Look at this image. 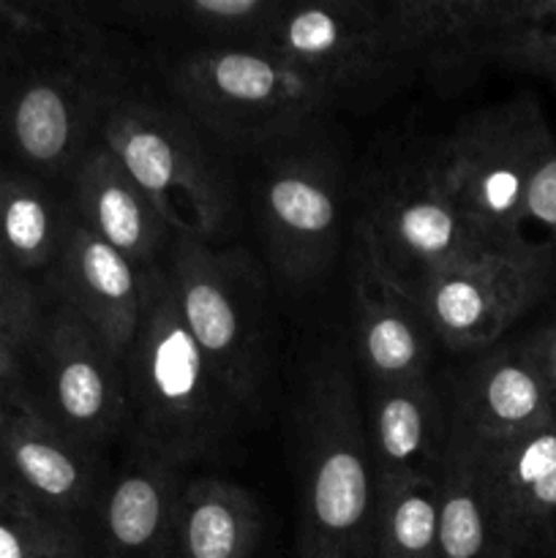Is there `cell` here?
I'll use <instances>...</instances> for the list:
<instances>
[{
	"label": "cell",
	"mask_w": 556,
	"mask_h": 558,
	"mask_svg": "<svg viewBox=\"0 0 556 558\" xmlns=\"http://www.w3.org/2000/svg\"><path fill=\"white\" fill-rule=\"evenodd\" d=\"M374 558H436V477L376 488Z\"/></svg>",
	"instance_id": "obj_26"
},
{
	"label": "cell",
	"mask_w": 556,
	"mask_h": 558,
	"mask_svg": "<svg viewBox=\"0 0 556 558\" xmlns=\"http://www.w3.org/2000/svg\"><path fill=\"white\" fill-rule=\"evenodd\" d=\"M41 305L14 270H0V336L22 349L41 332Z\"/></svg>",
	"instance_id": "obj_29"
},
{
	"label": "cell",
	"mask_w": 556,
	"mask_h": 558,
	"mask_svg": "<svg viewBox=\"0 0 556 558\" xmlns=\"http://www.w3.org/2000/svg\"><path fill=\"white\" fill-rule=\"evenodd\" d=\"M36 347L49 396L44 414L85 447L101 450L131 423L123 363L65 305L41 322Z\"/></svg>",
	"instance_id": "obj_12"
},
{
	"label": "cell",
	"mask_w": 556,
	"mask_h": 558,
	"mask_svg": "<svg viewBox=\"0 0 556 558\" xmlns=\"http://www.w3.org/2000/svg\"><path fill=\"white\" fill-rule=\"evenodd\" d=\"M518 0H396V20L412 71L439 85H461L480 65H494L496 47L516 20Z\"/></svg>",
	"instance_id": "obj_16"
},
{
	"label": "cell",
	"mask_w": 556,
	"mask_h": 558,
	"mask_svg": "<svg viewBox=\"0 0 556 558\" xmlns=\"http://www.w3.org/2000/svg\"><path fill=\"white\" fill-rule=\"evenodd\" d=\"M259 229L273 267L294 287L330 270L341 245L338 169L314 150L267 158L256 194Z\"/></svg>",
	"instance_id": "obj_10"
},
{
	"label": "cell",
	"mask_w": 556,
	"mask_h": 558,
	"mask_svg": "<svg viewBox=\"0 0 556 558\" xmlns=\"http://www.w3.org/2000/svg\"><path fill=\"white\" fill-rule=\"evenodd\" d=\"M200 131L178 104L123 90L109 104L98 140L158 207L174 238L213 243L232 221L234 194Z\"/></svg>",
	"instance_id": "obj_4"
},
{
	"label": "cell",
	"mask_w": 556,
	"mask_h": 558,
	"mask_svg": "<svg viewBox=\"0 0 556 558\" xmlns=\"http://www.w3.org/2000/svg\"><path fill=\"white\" fill-rule=\"evenodd\" d=\"M49 521L52 512H44L11 485L0 499V558L36 556Z\"/></svg>",
	"instance_id": "obj_28"
},
{
	"label": "cell",
	"mask_w": 556,
	"mask_h": 558,
	"mask_svg": "<svg viewBox=\"0 0 556 558\" xmlns=\"http://www.w3.org/2000/svg\"><path fill=\"white\" fill-rule=\"evenodd\" d=\"M52 281L60 305L74 311L123 363L140 325L142 270L80 221H71L52 262Z\"/></svg>",
	"instance_id": "obj_17"
},
{
	"label": "cell",
	"mask_w": 556,
	"mask_h": 558,
	"mask_svg": "<svg viewBox=\"0 0 556 558\" xmlns=\"http://www.w3.org/2000/svg\"><path fill=\"white\" fill-rule=\"evenodd\" d=\"M354 349L368 385L428 376L431 336L412 294L403 292L379 265L358 232L349 251Z\"/></svg>",
	"instance_id": "obj_15"
},
{
	"label": "cell",
	"mask_w": 556,
	"mask_h": 558,
	"mask_svg": "<svg viewBox=\"0 0 556 558\" xmlns=\"http://www.w3.org/2000/svg\"><path fill=\"white\" fill-rule=\"evenodd\" d=\"M69 223L41 185L0 174V251L11 270L52 267Z\"/></svg>",
	"instance_id": "obj_25"
},
{
	"label": "cell",
	"mask_w": 556,
	"mask_h": 558,
	"mask_svg": "<svg viewBox=\"0 0 556 558\" xmlns=\"http://www.w3.org/2000/svg\"><path fill=\"white\" fill-rule=\"evenodd\" d=\"M0 458L14 488L52 515L85 512L101 488L98 450L65 434L25 396L0 403Z\"/></svg>",
	"instance_id": "obj_13"
},
{
	"label": "cell",
	"mask_w": 556,
	"mask_h": 558,
	"mask_svg": "<svg viewBox=\"0 0 556 558\" xmlns=\"http://www.w3.org/2000/svg\"><path fill=\"white\" fill-rule=\"evenodd\" d=\"M281 9V0H140L120 5V14L185 49H216L262 47Z\"/></svg>",
	"instance_id": "obj_21"
},
{
	"label": "cell",
	"mask_w": 556,
	"mask_h": 558,
	"mask_svg": "<svg viewBox=\"0 0 556 558\" xmlns=\"http://www.w3.org/2000/svg\"><path fill=\"white\" fill-rule=\"evenodd\" d=\"M494 65L534 71L556 87V0H518L516 20L496 47Z\"/></svg>",
	"instance_id": "obj_27"
},
{
	"label": "cell",
	"mask_w": 556,
	"mask_h": 558,
	"mask_svg": "<svg viewBox=\"0 0 556 558\" xmlns=\"http://www.w3.org/2000/svg\"><path fill=\"white\" fill-rule=\"evenodd\" d=\"M120 93L107 47L58 58L22 82L11 101L9 129L16 153L44 172L74 169Z\"/></svg>",
	"instance_id": "obj_9"
},
{
	"label": "cell",
	"mask_w": 556,
	"mask_h": 558,
	"mask_svg": "<svg viewBox=\"0 0 556 558\" xmlns=\"http://www.w3.org/2000/svg\"><path fill=\"white\" fill-rule=\"evenodd\" d=\"M76 221L123 254L136 270H150L167 256L172 229L101 140L71 169Z\"/></svg>",
	"instance_id": "obj_19"
},
{
	"label": "cell",
	"mask_w": 556,
	"mask_h": 558,
	"mask_svg": "<svg viewBox=\"0 0 556 558\" xmlns=\"http://www.w3.org/2000/svg\"><path fill=\"white\" fill-rule=\"evenodd\" d=\"M543 289L534 248H496L436 272L414 292L434 341L452 352L488 349Z\"/></svg>",
	"instance_id": "obj_11"
},
{
	"label": "cell",
	"mask_w": 556,
	"mask_h": 558,
	"mask_svg": "<svg viewBox=\"0 0 556 558\" xmlns=\"http://www.w3.org/2000/svg\"><path fill=\"white\" fill-rule=\"evenodd\" d=\"M164 272L180 316L243 414H256L270 379V330L262 278L243 251L172 238Z\"/></svg>",
	"instance_id": "obj_5"
},
{
	"label": "cell",
	"mask_w": 556,
	"mask_h": 558,
	"mask_svg": "<svg viewBox=\"0 0 556 558\" xmlns=\"http://www.w3.org/2000/svg\"><path fill=\"white\" fill-rule=\"evenodd\" d=\"M183 469L134 441L104 496V558H178Z\"/></svg>",
	"instance_id": "obj_20"
},
{
	"label": "cell",
	"mask_w": 556,
	"mask_h": 558,
	"mask_svg": "<svg viewBox=\"0 0 556 558\" xmlns=\"http://www.w3.org/2000/svg\"><path fill=\"white\" fill-rule=\"evenodd\" d=\"M33 558H90V550H87V543L76 529L74 518L52 515L47 534H44Z\"/></svg>",
	"instance_id": "obj_33"
},
{
	"label": "cell",
	"mask_w": 556,
	"mask_h": 558,
	"mask_svg": "<svg viewBox=\"0 0 556 558\" xmlns=\"http://www.w3.org/2000/svg\"><path fill=\"white\" fill-rule=\"evenodd\" d=\"M365 436L376 488L412 477H436L450 439V423L431 376L371 385Z\"/></svg>",
	"instance_id": "obj_18"
},
{
	"label": "cell",
	"mask_w": 556,
	"mask_h": 558,
	"mask_svg": "<svg viewBox=\"0 0 556 558\" xmlns=\"http://www.w3.org/2000/svg\"><path fill=\"white\" fill-rule=\"evenodd\" d=\"M20 396H25V392H22L20 349L11 347V343L0 336V403Z\"/></svg>",
	"instance_id": "obj_34"
},
{
	"label": "cell",
	"mask_w": 556,
	"mask_h": 558,
	"mask_svg": "<svg viewBox=\"0 0 556 558\" xmlns=\"http://www.w3.org/2000/svg\"><path fill=\"white\" fill-rule=\"evenodd\" d=\"M436 558H512L472 463L450 439L436 474Z\"/></svg>",
	"instance_id": "obj_23"
},
{
	"label": "cell",
	"mask_w": 556,
	"mask_h": 558,
	"mask_svg": "<svg viewBox=\"0 0 556 558\" xmlns=\"http://www.w3.org/2000/svg\"><path fill=\"white\" fill-rule=\"evenodd\" d=\"M521 227H540L556 234V140L545 147L529 180Z\"/></svg>",
	"instance_id": "obj_31"
},
{
	"label": "cell",
	"mask_w": 556,
	"mask_h": 558,
	"mask_svg": "<svg viewBox=\"0 0 556 558\" xmlns=\"http://www.w3.org/2000/svg\"><path fill=\"white\" fill-rule=\"evenodd\" d=\"M450 441L461 447L463 456L472 463L499 537L518 505L548 474L556 472V423L529 430L510 441H499V445H463L452 436Z\"/></svg>",
	"instance_id": "obj_24"
},
{
	"label": "cell",
	"mask_w": 556,
	"mask_h": 558,
	"mask_svg": "<svg viewBox=\"0 0 556 558\" xmlns=\"http://www.w3.org/2000/svg\"><path fill=\"white\" fill-rule=\"evenodd\" d=\"M262 47L336 82L349 96L412 74L390 3H283Z\"/></svg>",
	"instance_id": "obj_8"
},
{
	"label": "cell",
	"mask_w": 556,
	"mask_h": 558,
	"mask_svg": "<svg viewBox=\"0 0 556 558\" xmlns=\"http://www.w3.org/2000/svg\"><path fill=\"white\" fill-rule=\"evenodd\" d=\"M178 107L232 145H273L347 104L336 82L265 47L183 49L164 63Z\"/></svg>",
	"instance_id": "obj_3"
},
{
	"label": "cell",
	"mask_w": 556,
	"mask_h": 558,
	"mask_svg": "<svg viewBox=\"0 0 556 558\" xmlns=\"http://www.w3.org/2000/svg\"><path fill=\"white\" fill-rule=\"evenodd\" d=\"M554 142L532 98L488 104L439 140L425 167L494 248H532L521 216L529 180Z\"/></svg>",
	"instance_id": "obj_6"
},
{
	"label": "cell",
	"mask_w": 556,
	"mask_h": 558,
	"mask_svg": "<svg viewBox=\"0 0 556 558\" xmlns=\"http://www.w3.org/2000/svg\"><path fill=\"white\" fill-rule=\"evenodd\" d=\"M551 521H556V472L548 474L510 515L505 532H501L507 550L516 556L518 548H523Z\"/></svg>",
	"instance_id": "obj_30"
},
{
	"label": "cell",
	"mask_w": 556,
	"mask_h": 558,
	"mask_svg": "<svg viewBox=\"0 0 556 558\" xmlns=\"http://www.w3.org/2000/svg\"><path fill=\"white\" fill-rule=\"evenodd\" d=\"M354 232L368 245L376 265L412 300L436 272L496 251L442 194L425 161L376 180L363 196Z\"/></svg>",
	"instance_id": "obj_7"
},
{
	"label": "cell",
	"mask_w": 556,
	"mask_h": 558,
	"mask_svg": "<svg viewBox=\"0 0 556 558\" xmlns=\"http://www.w3.org/2000/svg\"><path fill=\"white\" fill-rule=\"evenodd\" d=\"M298 558H374L376 477L352 368L322 352L292 409Z\"/></svg>",
	"instance_id": "obj_1"
},
{
	"label": "cell",
	"mask_w": 556,
	"mask_h": 558,
	"mask_svg": "<svg viewBox=\"0 0 556 558\" xmlns=\"http://www.w3.org/2000/svg\"><path fill=\"white\" fill-rule=\"evenodd\" d=\"M0 270H11V265H9V262H5L3 251H0ZM14 272H16V270H14Z\"/></svg>",
	"instance_id": "obj_36"
},
{
	"label": "cell",
	"mask_w": 556,
	"mask_h": 558,
	"mask_svg": "<svg viewBox=\"0 0 556 558\" xmlns=\"http://www.w3.org/2000/svg\"><path fill=\"white\" fill-rule=\"evenodd\" d=\"M123 371L136 441L172 466L210 461L238 430L243 412L185 327L161 262L142 272L140 325Z\"/></svg>",
	"instance_id": "obj_2"
},
{
	"label": "cell",
	"mask_w": 556,
	"mask_h": 558,
	"mask_svg": "<svg viewBox=\"0 0 556 558\" xmlns=\"http://www.w3.org/2000/svg\"><path fill=\"white\" fill-rule=\"evenodd\" d=\"M11 485L14 483L9 480V472H5V466H3V458H0V499H3V494L11 488Z\"/></svg>",
	"instance_id": "obj_35"
},
{
	"label": "cell",
	"mask_w": 556,
	"mask_h": 558,
	"mask_svg": "<svg viewBox=\"0 0 556 558\" xmlns=\"http://www.w3.org/2000/svg\"><path fill=\"white\" fill-rule=\"evenodd\" d=\"M259 501L218 477H185L178 499V558H254Z\"/></svg>",
	"instance_id": "obj_22"
},
{
	"label": "cell",
	"mask_w": 556,
	"mask_h": 558,
	"mask_svg": "<svg viewBox=\"0 0 556 558\" xmlns=\"http://www.w3.org/2000/svg\"><path fill=\"white\" fill-rule=\"evenodd\" d=\"M452 439L499 445L556 423V409L521 347L491 349L442 396Z\"/></svg>",
	"instance_id": "obj_14"
},
{
	"label": "cell",
	"mask_w": 556,
	"mask_h": 558,
	"mask_svg": "<svg viewBox=\"0 0 556 558\" xmlns=\"http://www.w3.org/2000/svg\"><path fill=\"white\" fill-rule=\"evenodd\" d=\"M521 349L529 363H532V368L537 371L540 381H543L545 392H548L551 403L556 409V319L551 325L540 327L532 338H527Z\"/></svg>",
	"instance_id": "obj_32"
}]
</instances>
